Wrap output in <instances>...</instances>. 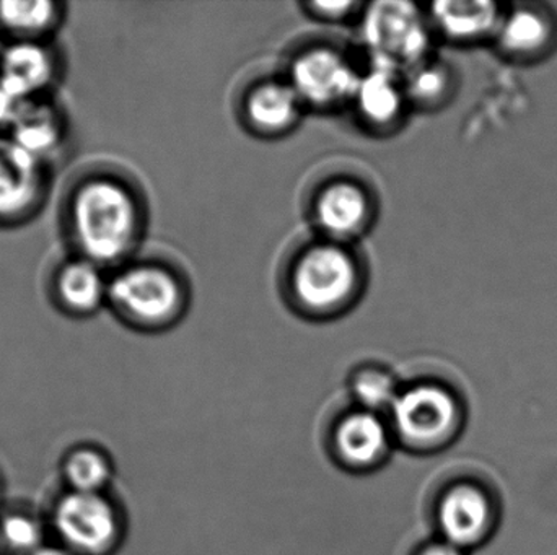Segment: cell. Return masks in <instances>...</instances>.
<instances>
[{
    "label": "cell",
    "mask_w": 557,
    "mask_h": 555,
    "mask_svg": "<svg viewBox=\"0 0 557 555\" xmlns=\"http://www.w3.org/2000/svg\"><path fill=\"white\" fill-rule=\"evenodd\" d=\"M393 437L414 452H435L447 446L463 426L458 398L445 387L421 383L401 390L389 411Z\"/></svg>",
    "instance_id": "cell-5"
},
{
    "label": "cell",
    "mask_w": 557,
    "mask_h": 555,
    "mask_svg": "<svg viewBox=\"0 0 557 555\" xmlns=\"http://www.w3.org/2000/svg\"><path fill=\"white\" fill-rule=\"evenodd\" d=\"M401 390L393 375L382 368H362L352 378V394L360 409L380 414L392 411Z\"/></svg>",
    "instance_id": "cell-23"
},
{
    "label": "cell",
    "mask_w": 557,
    "mask_h": 555,
    "mask_svg": "<svg viewBox=\"0 0 557 555\" xmlns=\"http://www.w3.org/2000/svg\"><path fill=\"white\" fill-rule=\"evenodd\" d=\"M51 163L0 136V228L32 222L48 202Z\"/></svg>",
    "instance_id": "cell-8"
},
{
    "label": "cell",
    "mask_w": 557,
    "mask_h": 555,
    "mask_svg": "<svg viewBox=\"0 0 557 555\" xmlns=\"http://www.w3.org/2000/svg\"><path fill=\"white\" fill-rule=\"evenodd\" d=\"M360 15V35L372 65L405 74L431 58V23L416 3L383 0L363 7Z\"/></svg>",
    "instance_id": "cell-4"
},
{
    "label": "cell",
    "mask_w": 557,
    "mask_h": 555,
    "mask_svg": "<svg viewBox=\"0 0 557 555\" xmlns=\"http://www.w3.org/2000/svg\"><path fill=\"white\" fill-rule=\"evenodd\" d=\"M20 101L15 98L10 97L2 87H0V136L7 133L10 124H12L13 116H15L16 110H18Z\"/></svg>",
    "instance_id": "cell-25"
},
{
    "label": "cell",
    "mask_w": 557,
    "mask_h": 555,
    "mask_svg": "<svg viewBox=\"0 0 557 555\" xmlns=\"http://www.w3.org/2000/svg\"><path fill=\"white\" fill-rule=\"evenodd\" d=\"M418 555H467V551L441 540L437 543L429 544Z\"/></svg>",
    "instance_id": "cell-26"
},
{
    "label": "cell",
    "mask_w": 557,
    "mask_h": 555,
    "mask_svg": "<svg viewBox=\"0 0 557 555\" xmlns=\"http://www.w3.org/2000/svg\"><path fill=\"white\" fill-rule=\"evenodd\" d=\"M72 254L113 270L134 260L147 227L143 195L117 173L94 169L75 179L62 204Z\"/></svg>",
    "instance_id": "cell-1"
},
{
    "label": "cell",
    "mask_w": 557,
    "mask_h": 555,
    "mask_svg": "<svg viewBox=\"0 0 557 555\" xmlns=\"http://www.w3.org/2000/svg\"><path fill=\"white\" fill-rule=\"evenodd\" d=\"M3 136L10 137L32 155L51 163L67 142V117L52 97L22 101Z\"/></svg>",
    "instance_id": "cell-17"
},
{
    "label": "cell",
    "mask_w": 557,
    "mask_h": 555,
    "mask_svg": "<svg viewBox=\"0 0 557 555\" xmlns=\"http://www.w3.org/2000/svg\"><path fill=\"white\" fill-rule=\"evenodd\" d=\"M49 528L58 544L77 555H111L124 538L123 514L107 492H65L52 507Z\"/></svg>",
    "instance_id": "cell-6"
},
{
    "label": "cell",
    "mask_w": 557,
    "mask_h": 555,
    "mask_svg": "<svg viewBox=\"0 0 557 555\" xmlns=\"http://www.w3.org/2000/svg\"><path fill=\"white\" fill-rule=\"evenodd\" d=\"M409 106L438 110L450 101L455 91L454 72L445 62L428 58L401 74Z\"/></svg>",
    "instance_id": "cell-20"
},
{
    "label": "cell",
    "mask_w": 557,
    "mask_h": 555,
    "mask_svg": "<svg viewBox=\"0 0 557 555\" xmlns=\"http://www.w3.org/2000/svg\"><path fill=\"white\" fill-rule=\"evenodd\" d=\"M0 555H3V554H2V551H0Z\"/></svg>",
    "instance_id": "cell-29"
},
{
    "label": "cell",
    "mask_w": 557,
    "mask_h": 555,
    "mask_svg": "<svg viewBox=\"0 0 557 555\" xmlns=\"http://www.w3.org/2000/svg\"><path fill=\"white\" fill-rule=\"evenodd\" d=\"M432 31L457 45L494 39L503 12L496 2H435L428 13Z\"/></svg>",
    "instance_id": "cell-18"
},
{
    "label": "cell",
    "mask_w": 557,
    "mask_h": 555,
    "mask_svg": "<svg viewBox=\"0 0 557 555\" xmlns=\"http://www.w3.org/2000/svg\"><path fill=\"white\" fill-rule=\"evenodd\" d=\"M33 555H77L74 553H71V551L65 550L64 546H61V544H46L42 550H39L38 553Z\"/></svg>",
    "instance_id": "cell-27"
},
{
    "label": "cell",
    "mask_w": 557,
    "mask_h": 555,
    "mask_svg": "<svg viewBox=\"0 0 557 555\" xmlns=\"http://www.w3.org/2000/svg\"><path fill=\"white\" fill-rule=\"evenodd\" d=\"M376 217L372 189L352 176H334L318 186L310 218L321 238L352 244L367 235Z\"/></svg>",
    "instance_id": "cell-9"
},
{
    "label": "cell",
    "mask_w": 557,
    "mask_h": 555,
    "mask_svg": "<svg viewBox=\"0 0 557 555\" xmlns=\"http://www.w3.org/2000/svg\"><path fill=\"white\" fill-rule=\"evenodd\" d=\"M62 65L54 41L0 42V87L20 103L52 97Z\"/></svg>",
    "instance_id": "cell-10"
},
{
    "label": "cell",
    "mask_w": 557,
    "mask_h": 555,
    "mask_svg": "<svg viewBox=\"0 0 557 555\" xmlns=\"http://www.w3.org/2000/svg\"><path fill=\"white\" fill-rule=\"evenodd\" d=\"M389 422L380 414L354 411L347 414L334 430L333 446L337 459L347 469L369 471L385 462L392 450Z\"/></svg>",
    "instance_id": "cell-16"
},
{
    "label": "cell",
    "mask_w": 557,
    "mask_h": 555,
    "mask_svg": "<svg viewBox=\"0 0 557 555\" xmlns=\"http://www.w3.org/2000/svg\"><path fill=\"white\" fill-rule=\"evenodd\" d=\"M61 471L67 491L101 494L113 479V463L98 446L78 445L65 453Z\"/></svg>",
    "instance_id": "cell-21"
},
{
    "label": "cell",
    "mask_w": 557,
    "mask_h": 555,
    "mask_svg": "<svg viewBox=\"0 0 557 555\" xmlns=\"http://www.w3.org/2000/svg\"><path fill=\"white\" fill-rule=\"evenodd\" d=\"M188 305L185 277L163 261L131 260L110 270L108 308L137 331L172 328L185 316Z\"/></svg>",
    "instance_id": "cell-3"
},
{
    "label": "cell",
    "mask_w": 557,
    "mask_h": 555,
    "mask_svg": "<svg viewBox=\"0 0 557 555\" xmlns=\"http://www.w3.org/2000/svg\"><path fill=\"white\" fill-rule=\"evenodd\" d=\"M108 283L110 270L71 254L49 276V299L69 318H91L108 306Z\"/></svg>",
    "instance_id": "cell-12"
},
{
    "label": "cell",
    "mask_w": 557,
    "mask_h": 555,
    "mask_svg": "<svg viewBox=\"0 0 557 555\" xmlns=\"http://www.w3.org/2000/svg\"><path fill=\"white\" fill-rule=\"evenodd\" d=\"M304 103L287 78H264L250 85L240 101V117L248 130L264 139L290 134L300 123Z\"/></svg>",
    "instance_id": "cell-14"
},
{
    "label": "cell",
    "mask_w": 557,
    "mask_h": 555,
    "mask_svg": "<svg viewBox=\"0 0 557 555\" xmlns=\"http://www.w3.org/2000/svg\"><path fill=\"white\" fill-rule=\"evenodd\" d=\"M48 528L29 512L9 510L0 515V551L3 555H33L46 546Z\"/></svg>",
    "instance_id": "cell-22"
},
{
    "label": "cell",
    "mask_w": 557,
    "mask_h": 555,
    "mask_svg": "<svg viewBox=\"0 0 557 555\" xmlns=\"http://www.w3.org/2000/svg\"><path fill=\"white\" fill-rule=\"evenodd\" d=\"M65 18V2L0 0V42L54 41Z\"/></svg>",
    "instance_id": "cell-19"
},
{
    "label": "cell",
    "mask_w": 557,
    "mask_h": 555,
    "mask_svg": "<svg viewBox=\"0 0 557 555\" xmlns=\"http://www.w3.org/2000/svg\"><path fill=\"white\" fill-rule=\"evenodd\" d=\"M362 72L333 46H310L297 52L288 65V84L305 110H336L352 103Z\"/></svg>",
    "instance_id": "cell-7"
},
{
    "label": "cell",
    "mask_w": 557,
    "mask_h": 555,
    "mask_svg": "<svg viewBox=\"0 0 557 555\" xmlns=\"http://www.w3.org/2000/svg\"><path fill=\"white\" fill-rule=\"evenodd\" d=\"M0 495H2V488H0Z\"/></svg>",
    "instance_id": "cell-28"
},
{
    "label": "cell",
    "mask_w": 557,
    "mask_h": 555,
    "mask_svg": "<svg viewBox=\"0 0 557 555\" xmlns=\"http://www.w3.org/2000/svg\"><path fill=\"white\" fill-rule=\"evenodd\" d=\"M301 7H304L305 13L313 18L326 23H337L350 18L357 12H362L366 5L346 0V2H304Z\"/></svg>",
    "instance_id": "cell-24"
},
{
    "label": "cell",
    "mask_w": 557,
    "mask_h": 555,
    "mask_svg": "<svg viewBox=\"0 0 557 555\" xmlns=\"http://www.w3.org/2000/svg\"><path fill=\"white\" fill-rule=\"evenodd\" d=\"M350 104L360 124L370 133L382 136L398 129L411 108L406 97L401 74L376 65H372L370 71L362 72Z\"/></svg>",
    "instance_id": "cell-15"
},
{
    "label": "cell",
    "mask_w": 557,
    "mask_h": 555,
    "mask_svg": "<svg viewBox=\"0 0 557 555\" xmlns=\"http://www.w3.org/2000/svg\"><path fill=\"white\" fill-rule=\"evenodd\" d=\"M366 287V267L352 244L317 238L288 261L284 292L292 308L311 319L349 312Z\"/></svg>",
    "instance_id": "cell-2"
},
{
    "label": "cell",
    "mask_w": 557,
    "mask_h": 555,
    "mask_svg": "<svg viewBox=\"0 0 557 555\" xmlns=\"http://www.w3.org/2000/svg\"><path fill=\"white\" fill-rule=\"evenodd\" d=\"M496 517L490 495L474 484L454 485L438 501L442 540L463 551L480 546L493 534Z\"/></svg>",
    "instance_id": "cell-13"
},
{
    "label": "cell",
    "mask_w": 557,
    "mask_h": 555,
    "mask_svg": "<svg viewBox=\"0 0 557 555\" xmlns=\"http://www.w3.org/2000/svg\"><path fill=\"white\" fill-rule=\"evenodd\" d=\"M493 41L507 61L522 65L545 61L557 49V15L546 3H513L503 12Z\"/></svg>",
    "instance_id": "cell-11"
}]
</instances>
